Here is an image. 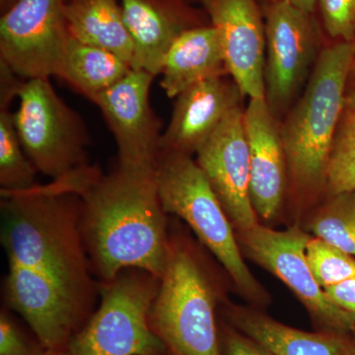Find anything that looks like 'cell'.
<instances>
[{
    "instance_id": "cell-1",
    "label": "cell",
    "mask_w": 355,
    "mask_h": 355,
    "mask_svg": "<svg viewBox=\"0 0 355 355\" xmlns=\"http://www.w3.org/2000/svg\"><path fill=\"white\" fill-rule=\"evenodd\" d=\"M1 193L7 305L46 352L67 345L100 292L81 230L80 200L46 184Z\"/></svg>"
},
{
    "instance_id": "cell-2",
    "label": "cell",
    "mask_w": 355,
    "mask_h": 355,
    "mask_svg": "<svg viewBox=\"0 0 355 355\" xmlns=\"http://www.w3.org/2000/svg\"><path fill=\"white\" fill-rule=\"evenodd\" d=\"M155 170L119 166L104 175L86 165L46 184L80 200L84 244L93 273L103 282L127 268L144 270L158 279L164 273L171 237Z\"/></svg>"
},
{
    "instance_id": "cell-3",
    "label": "cell",
    "mask_w": 355,
    "mask_h": 355,
    "mask_svg": "<svg viewBox=\"0 0 355 355\" xmlns=\"http://www.w3.org/2000/svg\"><path fill=\"white\" fill-rule=\"evenodd\" d=\"M355 42H334L320 51L302 96L280 127L288 180L299 197L324 191L327 168L342 114Z\"/></svg>"
},
{
    "instance_id": "cell-4",
    "label": "cell",
    "mask_w": 355,
    "mask_h": 355,
    "mask_svg": "<svg viewBox=\"0 0 355 355\" xmlns=\"http://www.w3.org/2000/svg\"><path fill=\"white\" fill-rule=\"evenodd\" d=\"M155 171L166 214L190 226L245 298L266 304L268 293L245 263L235 229L197 160L187 154L160 153Z\"/></svg>"
},
{
    "instance_id": "cell-5",
    "label": "cell",
    "mask_w": 355,
    "mask_h": 355,
    "mask_svg": "<svg viewBox=\"0 0 355 355\" xmlns=\"http://www.w3.org/2000/svg\"><path fill=\"white\" fill-rule=\"evenodd\" d=\"M216 294L193 248L171 237L149 322L171 355H223L216 318Z\"/></svg>"
},
{
    "instance_id": "cell-6",
    "label": "cell",
    "mask_w": 355,
    "mask_h": 355,
    "mask_svg": "<svg viewBox=\"0 0 355 355\" xmlns=\"http://www.w3.org/2000/svg\"><path fill=\"white\" fill-rule=\"evenodd\" d=\"M103 284L99 308L67 343V355L164 354L165 345L149 322L160 279L127 268Z\"/></svg>"
},
{
    "instance_id": "cell-7",
    "label": "cell",
    "mask_w": 355,
    "mask_h": 355,
    "mask_svg": "<svg viewBox=\"0 0 355 355\" xmlns=\"http://www.w3.org/2000/svg\"><path fill=\"white\" fill-rule=\"evenodd\" d=\"M16 98V130L39 173L55 181L88 165L84 121L58 95L50 79L20 81Z\"/></svg>"
},
{
    "instance_id": "cell-8",
    "label": "cell",
    "mask_w": 355,
    "mask_h": 355,
    "mask_svg": "<svg viewBox=\"0 0 355 355\" xmlns=\"http://www.w3.org/2000/svg\"><path fill=\"white\" fill-rule=\"evenodd\" d=\"M236 236L242 253L282 280L322 331H354L355 315L331 302L311 270L306 245L312 235L305 229L295 225L277 231L258 223Z\"/></svg>"
},
{
    "instance_id": "cell-9",
    "label": "cell",
    "mask_w": 355,
    "mask_h": 355,
    "mask_svg": "<svg viewBox=\"0 0 355 355\" xmlns=\"http://www.w3.org/2000/svg\"><path fill=\"white\" fill-rule=\"evenodd\" d=\"M64 0H17L0 20V64L24 80L62 76L69 40Z\"/></svg>"
},
{
    "instance_id": "cell-10",
    "label": "cell",
    "mask_w": 355,
    "mask_h": 355,
    "mask_svg": "<svg viewBox=\"0 0 355 355\" xmlns=\"http://www.w3.org/2000/svg\"><path fill=\"white\" fill-rule=\"evenodd\" d=\"M265 99L272 114L284 113L316 62L319 28L314 13L286 0H266Z\"/></svg>"
},
{
    "instance_id": "cell-11",
    "label": "cell",
    "mask_w": 355,
    "mask_h": 355,
    "mask_svg": "<svg viewBox=\"0 0 355 355\" xmlns=\"http://www.w3.org/2000/svg\"><path fill=\"white\" fill-rule=\"evenodd\" d=\"M154 78L148 72L132 69L91 100L113 133L121 167L156 169L162 133L149 101Z\"/></svg>"
},
{
    "instance_id": "cell-12",
    "label": "cell",
    "mask_w": 355,
    "mask_h": 355,
    "mask_svg": "<svg viewBox=\"0 0 355 355\" xmlns=\"http://www.w3.org/2000/svg\"><path fill=\"white\" fill-rule=\"evenodd\" d=\"M236 232L259 223L250 193V153L244 109L237 107L196 153Z\"/></svg>"
},
{
    "instance_id": "cell-13",
    "label": "cell",
    "mask_w": 355,
    "mask_h": 355,
    "mask_svg": "<svg viewBox=\"0 0 355 355\" xmlns=\"http://www.w3.org/2000/svg\"><path fill=\"white\" fill-rule=\"evenodd\" d=\"M229 76L249 99L265 98L266 31L258 0H202Z\"/></svg>"
},
{
    "instance_id": "cell-14",
    "label": "cell",
    "mask_w": 355,
    "mask_h": 355,
    "mask_svg": "<svg viewBox=\"0 0 355 355\" xmlns=\"http://www.w3.org/2000/svg\"><path fill=\"white\" fill-rule=\"evenodd\" d=\"M250 153V193L257 216L272 221L286 196L288 169L280 127L265 98L250 99L244 109Z\"/></svg>"
},
{
    "instance_id": "cell-15",
    "label": "cell",
    "mask_w": 355,
    "mask_h": 355,
    "mask_svg": "<svg viewBox=\"0 0 355 355\" xmlns=\"http://www.w3.org/2000/svg\"><path fill=\"white\" fill-rule=\"evenodd\" d=\"M234 80L216 76L193 84L177 96L169 123L162 133L160 153L193 156L226 116L241 106Z\"/></svg>"
},
{
    "instance_id": "cell-16",
    "label": "cell",
    "mask_w": 355,
    "mask_h": 355,
    "mask_svg": "<svg viewBox=\"0 0 355 355\" xmlns=\"http://www.w3.org/2000/svg\"><path fill=\"white\" fill-rule=\"evenodd\" d=\"M123 20L135 46L132 69L160 76L175 40L191 25L188 13L170 0H120Z\"/></svg>"
},
{
    "instance_id": "cell-17",
    "label": "cell",
    "mask_w": 355,
    "mask_h": 355,
    "mask_svg": "<svg viewBox=\"0 0 355 355\" xmlns=\"http://www.w3.org/2000/svg\"><path fill=\"white\" fill-rule=\"evenodd\" d=\"M227 317L236 330L272 355H355L354 338L347 334L298 330L259 311L236 305L227 307Z\"/></svg>"
},
{
    "instance_id": "cell-18",
    "label": "cell",
    "mask_w": 355,
    "mask_h": 355,
    "mask_svg": "<svg viewBox=\"0 0 355 355\" xmlns=\"http://www.w3.org/2000/svg\"><path fill=\"white\" fill-rule=\"evenodd\" d=\"M227 74L216 30L211 25H198L175 40L163 62L160 85L173 99L193 84Z\"/></svg>"
},
{
    "instance_id": "cell-19",
    "label": "cell",
    "mask_w": 355,
    "mask_h": 355,
    "mask_svg": "<svg viewBox=\"0 0 355 355\" xmlns=\"http://www.w3.org/2000/svg\"><path fill=\"white\" fill-rule=\"evenodd\" d=\"M65 16L72 38L118 55L132 69L135 46L119 0H69Z\"/></svg>"
},
{
    "instance_id": "cell-20",
    "label": "cell",
    "mask_w": 355,
    "mask_h": 355,
    "mask_svg": "<svg viewBox=\"0 0 355 355\" xmlns=\"http://www.w3.org/2000/svg\"><path fill=\"white\" fill-rule=\"evenodd\" d=\"M132 69L118 55L81 43L69 35L60 78L91 101L120 81Z\"/></svg>"
},
{
    "instance_id": "cell-21",
    "label": "cell",
    "mask_w": 355,
    "mask_h": 355,
    "mask_svg": "<svg viewBox=\"0 0 355 355\" xmlns=\"http://www.w3.org/2000/svg\"><path fill=\"white\" fill-rule=\"evenodd\" d=\"M355 190V53L327 168V196Z\"/></svg>"
},
{
    "instance_id": "cell-22",
    "label": "cell",
    "mask_w": 355,
    "mask_h": 355,
    "mask_svg": "<svg viewBox=\"0 0 355 355\" xmlns=\"http://www.w3.org/2000/svg\"><path fill=\"white\" fill-rule=\"evenodd\" d=\"M305 230L355 258V190L328 196L308 217Z\"/></svg>"
},
{
    "instance_id": "cell-23",
    "label": "cell",
    "mask_w": 355,
    "mask_h": 355,
    "mask_svg": "<svg viewBox=\"0 0 355 355\" xmlns=\"http://www.w3.org/2000/svg\"><path fill=\"white\" fill-rule=\"evenodd\" d=\"M37 173L21 144L9 106H0V186L1 191L16 193L36 186Z\"/></svg>"
},
{
    "instance_id": "cell-24",
    "label": "cell",
    "mask_w": 355,
    "mask_h": 355,
    "mask_svg": "<svg viewBox=\"0 0 355 355\" xmlns=\"http://www.w3.org/2000/svg\"><path fill=\"white\" fill-rule=\"evenodd\" d=\"M306 258L315 279L323 289L355 277V258L329 243L311 236Z\"/></svg>"
},
{
    "instance_id": "cell-25",
    "label": "cell",
    "mask_w": 355,
    "mask_h": 355,
    "mask_svg": "<svg viewBox=\"0 0 355 355\" xmlns=\"http://www.w3.org/2000/svg\"><path fill=\"white\" fill-rule=\"evenodd\" d=\"M324 32L334 42H355V0H317Z\"/></svg>"
},
{
    "instance_id": "cell-26",
    "label": "cell",
    "mask_w": 355,
    "mask_h": 355,
    "mask_svg": "<svg viewBox=\"0 0 355 355\" xmlns=\"http://www.w3.org/2000/svg\"><path fill=\"white\" fill-rule=\"evenodd\" d=\"M0 355H41L28 343L12 318L0 314Z\"/></svg>"
},
{
    "instance_id": "cell-27",
    "label": "cell",
    "mask_w": 355,
    "mask_h": 355,
    "mask_svg": "<svg viewBox=\"0 0 355 355\" xmlns=\"http://www.w3.org/2000/svg\"><path fill=\"white\" fill-rule=\"evenodd\" d=\"M220 342L223 355H272L252 338L229 327L222 329Z\"/></svg>"
},
{
    "instance_id": "cell-28",
    "label": "cell",
    "mask_w": 355,
    "mask_h": 355,
    "mask_svg": "<svg viewBox=\"0 0 355 355\" xmlns=\"http://www.w3.org/2000/svg\"><path fill=\"white\" fill-rule=\"evenodd\" d=\"M331 302L355 315V277L324 289Z\"/></svg>"
},
{
    "instance_id": "cell-29",
    "label": "cell",
    "mask_w": 355,
    "mask_h": 355,
    "mask_svg": "<svg viewBox=\"0 0 355 355\" xmlns=\"http://www.w3.org/2000/svg\"><path fill=\"white\" fill-rule=\"evenodd\" d=\"M286 1L309 13H314L317 6V0H286Z\"/></svg>"
},
{
    "instance_id": "cell-30",
    "label": "cell",
    "mask_w": 355,
    "mask_h": 355,
    "mask_svg": "<svg viewBox=\"0 0 355 355\" xmlns=\"http://www.w3.org/2000/svg\"><path fill=\"white\" fill-rule=\"evenodd\" d=\"M17 0H0L2 8H6V10L9 8L12 4L15 3Z\"/></svg>"
},
{
    "instance_id": "cell-31",
    "label": "cell",
    "mask_w": 355,
    "mask_h": 355,
    "mask_svg": "<svg viewBox=\"0 0 355 355\" xmlns=\"http://www.w3.org/2000/svg\"><path fill=\"white\" fill-rule=\"evenodd\" d=\"M46 355H67V352H60V350H58V352H48V354Z\"/></svg>"
},
{
    "instance_id": "cell-32",
    "label": "cell",
    "mask_w": 355,
    "mask_h": 355,
    "mask_svg": "<svg viewBox=\"0 0 355 355\" xmlns=\"http://www.w3.org/2000/svg\"><path fill=\"white\" fill-rule=\"evenodd\" d=\"M352 334H354V343H355V328H354V331H352Z\"/></svg>"
}]
</instances>
